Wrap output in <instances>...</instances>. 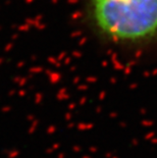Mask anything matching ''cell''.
Wrapping results in <instances>:
<instances>
[{
	"mask_svg": "<svg viewBox=\"0 0 157 158\" xmlns=\"http://www.w3.org/2000/svg\"><path fill=\"white\" fill-rule=\"evenodd\" d=\"M93 19L115 41L137 42L157 34V0H91Z\"/></svg>",
	"mask_w": 157,
	"mask_h": 158,
	"instance_id": "1",
	"label": "cell"
}]
</instances>
